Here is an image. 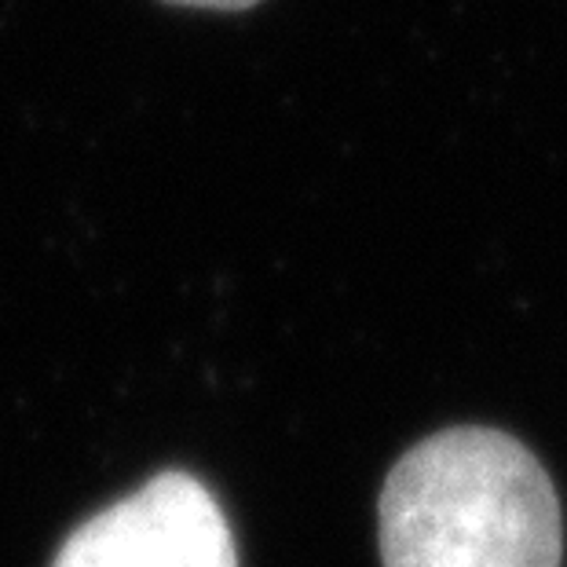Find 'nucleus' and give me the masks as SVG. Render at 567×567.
Here are the masks:
<instances>
[{"instance_id":"obj_2","label":"nucleus","mask_w":567,"mask_h":567,"mask_svg":"<svg viewBox=\"0 0 567 567\" xmlns=\"http://www.w3.org/2000/svg\"><path fill=\"white\" fill-rule=\"evenodd\" d=\"M52 567H238V553L202 480L173 468L84 520Z\"/></svg>"},{"instance_id":"obj_1","label":"nucleus","mask_w":567,"mask_h":567,"mask_svg":"<svg viewBox=\"0 0 567 567\" xmlns=\"http://www.w3.org/2000/svg\"><path fill=\"white\" fill-rule=\"evenodd\" d=\"M384 567H560L564 520L546 468L498 429H446L392 465Z\"/></svg>"},{"instance_id":"obj_3","label":"nucleus","mask_w":567,"mask_h":567,"mask_svg":"<svg viewBox=\"0 0 567 567\" xmlns=\"http://www.w3.org/2000/svg\"><path fill=\"white\" fill-rule=\"evenodd\" d=\"M168 4H187V8H224V11H243L260 4V0H168Z\"/></svg>"}]
</instances>
